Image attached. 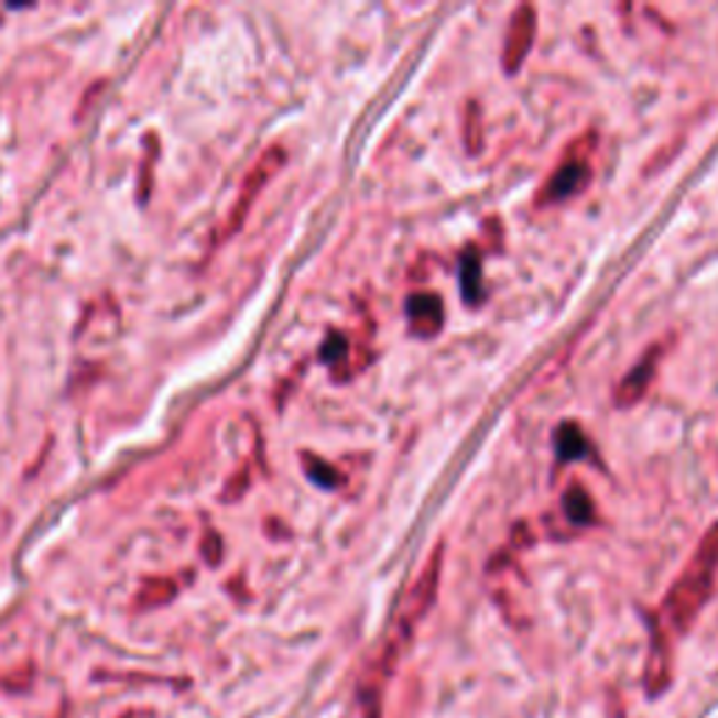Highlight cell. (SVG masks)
<instances>
[{
    "instance_id": "52a82bcc",
    "label": "cell",
    "mask_w": 718,
    "mask_h": 718,
    "mask_svg": "<svg viewBox=\"0 0 718 718\" xmlns=\"http://www.w3.org/2000/svg\"><path fill=\"white\" fill-rule=\"evenodd\" d=\"M460 292H464L469 306L483 301V270H480V255L475 250H466L464 261H460Z\"/></svg>"
},
{
    "instance_id": "3957f363",
    "label": "cell",
    "mask_w": 718,
    "mask_h": 718,
    "mask_svg": "<svg viewBox=\"0 0 718 718\" xmlns=\"http://www.w3.org/2000/svg\"><path fill=\"white\" fill-rule=\"evenodd\" d=\"M284 163H286L284 146H270L264 152V155H261L259 161H255V166L250 168L248 177H244L242 192H239V197H236L233 208H230V214H228V217H225L222 228H219L217 244L228 242L230 236H236V233H239V230H242V225H244V219H248V214H250V208H253V203H255V199H259V194L264 192L266 183H270V180H273L275 174H279L281 168H284Z\"/></svg>"
},
{
    "instance_id": "ba28073f",
    "label": "cell",
    "mask_w": 718,
    "mask_h": 718,
    "mask_svg": "<svg viewBox=\"0 0 718 718\" xmlns=\"http://www.w3.org/2000/svg\"><path fill=\"white\" fill-rule=\"evenodd\" d=\"M564 516L570 522H576V525H589V522L595 520V505H592V497H589V491L584 489V483H570L567 486V491H564Z\"/></svg>"
},
{
    "instance_id": "8fae6325",
    "label": "cell",
    "mask_w": 718,
    "mask_h": 718,
    "mask_svg": "<svg viewBox=\"0 0 718 718\" xmlns=\"http://www.w3.org/2000/svg\"><path fill=\"white\" fill-rule=\"evenodd\" d=\"M177 595V584L172 578H152V581L143 584L141 595H138V607H161V603H168Z\"/></svg>"
},
{
    "instance_id": "277c9868",
    "label": "cell",
    "mask_w": 718,
    "mask_h": 718,
    "mask_svg": "<svg viewBox=\"0 0 718 718\" xmlns=\"http://www.w3.org/2000/svg\"><path fill=\"white\" fill-rule=\"evenodd\" d=\"M536 7H531V3L516 7L514 14H511V23H508L505 43H502V70H505L508 76H516L522 70L533 43H536Z\"/></svg>"
},
{
    "instance_id": "8992f818",
    "label": "cell",
    "mask_w": 718,
    "mask_h": 718,
    "mask_svg": "<svg viewBox=\"0 0 718 718\" xmlns=\"http://www.w3.org/2000/svg\"><path fill=\"white\" fill-rule=\"evenodd\" d=\"M410 331L422 340H429L444 328V301L435 292H413L407 297Z\"/></svg>"
},
{
    "instance_id": "6da1fadb",
    "label": "cell",
    "mask_w": 718,
    "mask_h": 718,
    "mask_svg": "<svg viewBox=\"0 0 718 718\" xmlns=\"http://www.w3.org/2000/svg\"><path fill=\"white\" fill-rule=\"evenodd\" d=\"M718 576V522L707 527L701 536L699 547L694 551L690 562L685 564V570L676 576L674 587L668 589L663 603L665 620L674 625L676 632H687L705 603L710 601L712 587H716Z\"/></svg>"
},
{
    "instance_id": "7c38bea8",
    "label": "cell",
    "mask_w": 718,
    "mask_h": 718,
    "mask_svg": "<svg viewBox=\"0 0 718 718\" xmlns=\"http://www.w3.org/2000/svg\"><path fill=\"white\" fill-rule=\"evenodd\" d=\"M301 464H304V471L309 475V480H315L323 489H337V486H340V471L331 464H326L323 458H317V455L304 453L301 455Z\"/></svg>"
},
{
    "instance_id": "5bb4252c",
    "label": "cell",
    "mask_w": 718,
    "mask_h": 718,
    "mask_svg": "<svg viewBox=\"0 0 718 718\" xmlns=\"http://www.w3.org/2000/svg\"><path fill=\"white\" fill-rule=\"evenodd\" d=\"M0 23H3V18H0Z\"/></svg>"
},
{
    "instance_id": "7a4b0ae2",
    "label": "cell",
    "mask_w": 718,
    "mask_h": 718,
    "mask_svg": "<svg viewBox=\"0 0 718 718\" xmlns=\"http://www.w3.org/2000/svg\"><path fill=\"white\" fill-rule=\"evenodd\" d=\"M595 149H598V132L595 130L581 132L576 141L567 143L558 166L545 180V186L538 188L536 208H547V205H556L567 197H576V194H581L589 186Z\"/></svg>"
},
{
    "instance_id": "4fadbf2b",
    "label": "cell",
    "mask_w": 718,
    "mask_h": 718,
    "mask_svg": "<svg viewBox=\"0 0 718 718\" xmlns=\"http://www.w3.org/2000/svg\"><path fill=\"white\" fill-rule=\"evenodd\" d=\"M464 141L469 155H477L480 146H483V112H480V107L475 101H469L464 112Z\"/></svg>"
},
{
    "instance_id": "9c48e42d",
    "label": "cell",
    "mask_w": 718,
    "mask_h": 718,
    "mask_svg": "<svg viewBox=\"0 0 718 718\" xmlns=\"http://www.w3.org/2000/svg\"><path fill=\"white\" fill-rule=\"evenodd\" d=\"M645 682H649L651 694L663 690L665 682H668V643H665V634H660V629H654V645H651V663L649 671H645Z\"/></svg>"
},
{
    "instance_id": "5b68a950",
    "label": "cell",
    "mask_w": 718,
    "mask_h": 718,
    "mask_svg": "<svg viewBox=\"0 0 718 718\" xmlns=\"http://www.w3.org/2000/svg\"><path fill=\"white\" fill-rule=\"evenodd\" d=\"M663 353H665L663 346H651L649 351L638 359V366L625 373V377L618 382V388H614V393H612L614 407H623V410L634 407V404H638L640 399L651 391V384H654V379H656V368H660V359H663Z\"/></svg>"
},
{
    "instance_id": "30bf717a",
    "label": "cell",
    "mask_w": 718,
    "mask_h": 718,
    "mask_svg": "<svg viewBox=\"0 0 718 718\" xmlns=\"http://www.w3.org/2000/svg\"><path fill=\"white\" fill-rule=\"evenodd\" d=\"M556 449H558V458L562 460H578L587 455L589 449V440L587 435H584V429L578 427V424H562L556 433Z\"/></svg>"
}]
</instances>
